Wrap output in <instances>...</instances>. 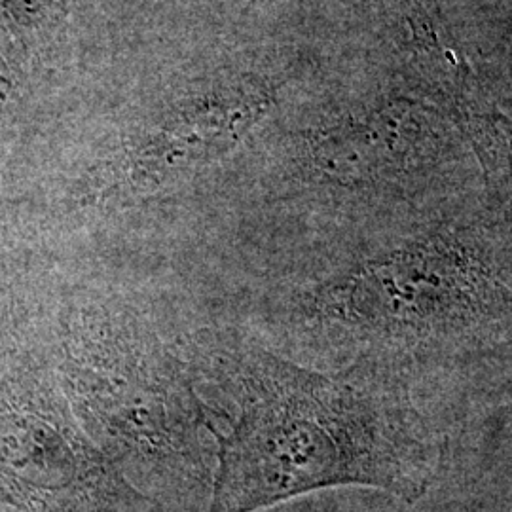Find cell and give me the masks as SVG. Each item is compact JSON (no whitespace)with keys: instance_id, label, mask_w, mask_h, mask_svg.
Returning <instances> with one entry per match:
<instances>
[{"instance_id":"cell-5","label":"cell","mask_w":512,"mask_h":512,"mask_svg":"<svg viewBox=\"0 0 512 512\" xmlns=\"http://www.w3.org/2000/svg\"><path fill=\"white\" fill-rule=\"evenodd\" d=\"M458 160L439 110L393 99L311 131L300 169L310 183L359 200L410 203L440 188Z\"/></svg>"},{"instance_id":"cell-7","label":"cell","mask_w":512,"mask_h":512,"mask_svg":"<svg viewBox=\"0 0 512 512\" xmlns=\"http://www.w3.org/2000/svg\"><path fill=\"white\" fill-rule=\"evenodd\" d=\"M497 128L501 133V141H503V147L507 150L509 158L512 160V118L507 116L505 112H497Z\"/></svg>"},{"instance_id":"cell-1","label":"cell","mask_w":512,"mask_h":512,"mask_svg":"<svg viewBox=\"0 0 512 512\" xmlns=\"http://www.w3.org/2000/svg\"><path fill=\"white\" fill-rule=\"evenodd\" d=\"M287 325L414 387L512 361V205L446 215L340 256L291 285Z\"/></svg>"},{"instance_id":"cell-2","label":"cell","mask_w":512,"mask_h":512,"mask_svg":"<svg viewBox=\"0 0 512 512\" xmlns=\"http://www.w3.org/2000/svg\"><path fill=\"white\" fill-rule=\"evenodd\" d=\"M239 414L219 440L207 512H256L317 490L366 486L414 503L440 442L412 387L363 365L321 372L249 346L234 365Z\"/></svg>"},{"instance_id":"cell-3","label":"cell","mask_w":512,"mask_h":512,"mask_svg":"<svg viewBox=\"0 0 512 512\" xmlns=\"http://www.w3.org/2000/svg\"><path fill=\"white\" fill-rule=\"evenodd\" d=\"M27 327L103 452L192 458L213 431L190 365L124 302L44 294Z\"/></svg>"},{"instance_id":"cell-6","label":"cell","mask_w":512,"mask_h":512,"mask_svg":"<svg viewBox=\"0 0 512 512\" xmlns=\"http://www.w3.org/2000/svg\"><path fill=\"white\" fill-rule=\"evenodd\" d=\"M270 80L241 74L188 93L133 131L93 173L99 202L147 198L192 179L236 150L274 105Z\"/></svg>"},{"instance_id":"cell-4","label":"cell","mask_w":512,"mask_h":512,"mask_svg":"<svg viewBox=\"0 0 512 512\" xmlns=\"http://www.w3.org/2000/svg\"><path fill=\"white\" fill-rule=\"evenodd\" d=\"M131 495L27 323L0 330V501L21 512H118Z\"/></svg>"}]
</instances>
